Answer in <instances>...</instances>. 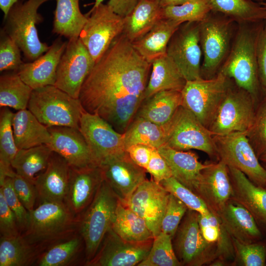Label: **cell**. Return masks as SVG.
I'll return each mask as SVG.
<instances>
[{
    "label": "cell",
    "mask_w": 266,
    "mask_h": 266,
    "mask_svg": "<svg viewBox=\"0 0 266 266\" xmlns=\"http://www.w3.org/2000/svg\"><path fill=\"white\" fill-rule=\"evenodd\" d=\"M69 172L68 162L59 154L52 151L46 169L35 181L38 197L41 201L65 202Z\"/></svg>",
    "instance_id": "obj_25"
},
{
    "label": "cell",
    "mask_w": 266,
    "mask_h": 266,
    "mask_svg": "<svg viewBox=\"0 0 266 266\" xmlns=\"http://www.w3.org/2000/svg\"><path fill=\"white\" fill-rule=\"evenodd\" d=\"M95 64L79 38L68 40L57 67L55 86L79 99L82 86Z\"/></svg>",
    "instance_id": "obj_15"
},
{
    "label": "cell",
    "mask_w": 266,
    "mask_h": 266,
    "mask_svg": "<svg viewBox=\"0 0 266 266\" xmlns=\"http://www.w3.org/2000/svg\"><path fill=\"white\" fill-rule=\"evenodd\" d=\"M12 128L18 150L51 143V136L47 127L28 108L14 113Z\"/></svg>",
    "instance_id": "obj_28"
},
{
    "label": "cell",
    "mask_w": 266,
    "mask_h": 266,
    "mask_svg": "<svg viewBox=\"0 0 266 266\" xmlns=\"http://www.w3.org/2000/svg\"><path fill=\"white\" fill-rule=\"evenodd\" d=\"M256 104L251 94L233 81L208 129L214 135L246 133L253 123Z\"/></svg>",
    "instance_id": "obj_10"
},
{
    "label": "cell",
    "mask_w": 266,
    "mask_h": 266,
    "mask_svg": "<svg viewBox=\"0 0 266 266\" xmlns=\"http://www.w3.org/2000/svg\"><path fill=\"white\" fill-rule=\"evenodd\" d=\"M159 184L184 203L188 209L201 214L209 212L210 210L201 198L172 176L163 180Z\"/></svg>",
    "instance_id": "obj_45"
},
{
    "label": "cell",
    "mask_w": 266,
    "mask_h": 266,
    "mask_svg": "<svg viewBox=\"0 0 266 266\" xmlns=\"http://www.w3.org/2000/svg\"><path fill=\"white\" fill-rule=\"evenodd\" d=\"M13 189L27 210L30 212L34 209L38 197L36 187L33 183L14 171L9 176Z\"/></svg>",
    "instance_id": "obj_50"
},
{
    "label": "cell",
    "mask_w": 266,
    "mask_h": 266,
    "mask_svg": "<svg viewBox=\"0 0 266 266\" xmlns=\"http://www.w3.org/2000/svg\"><path fill=\"white\" fill-rule=\"evenodd\" d=\"M166 145L181 151L196 149L211 158L218 155L214 134L190 111L180 106L165 125Z\"/></svg>",
    "instance_id": "obj_8"
},
{
    "label": "cell",
    "mask_w": 266,
    "mask_h": 266,
    "mask_svg": "<svg viewBox=\"0 0 266 266\" xmlns=\"http://www.w3.org/2000/svg\"><path fill=\"white\" fill-rule=\"evenodd\" d=\"M211 11L223 14L237 24L266 20V10L251 0H207Z\"/></svg>",
    "instance_id": "obj_37"
},
{
    "label": "cell",
    "mask_w": 266,
    "mask_h": 266,
    "mask_svg": "<svg viewBox=\"0 0 266 266\" xmlns=\"http://www.w3.org/2000/svg\"><path fill=\"white\" fill-rule=\"evenodd\" d=\"M265 21L237 24L230 52L219 71L249 92L256 103L262 93L257 48Z\"/></svg>",
    "instance_id": "obj_2"
},
{
    "label": "cell",
    "mask_w": 266,
    "mask_h": 266,
    "mask_svg": "<svg viewBox=\"0 0 266 266\" xmlns=\"http://www.w3.org/2000/svg\"><path fill=\"white\" fill-rule=\"evenodd\" d=\"M87 14L88 19L79 38L96 63L123 33L124 17L103 3L92 8Z\"/></svg>",
    "instance_id": "obj_12"
},
{
    "label": "cell",
    "mask_w": 266,
    "mask_h": 266,
    "mask_svg": "<svg viewBox=\"0 0 266 266\" xmlns=\"http://www.w3.org/2000/svg\"><path fill=\"white\" fill-rule=\"evenodd\" d=\"M79 0H56L53 33L68 40L79 38L88 15L79 8Z\"/></svg>",
    "instance_id": "obj_33"
},
{
    "label": "cell",
    "mask_w": 266,
    "mask_h": 266,
    "mask_svg": "<svg viewBox=\"0 0 266 266\" xmlns=\"http://www.w3.org/2000/svg\"><path fill=\"white\" fill-rule=\"evenodd\" d=\"M52 152L46 144L19 150L12 167L17 174L35 184L37 177L46 169Z\"/></svg>",
    "instance_id": "obj_38"
},
{
    "label": "cell",
    "mask_w": 266,
    "mask_h": 266,
    "mask_svg": "<svg viewBox=\"0 0 266 266\" xmlns=\"http://www.w3.org/2000/svg\"><path fill=\"white\" fill-rule=\"evenodd\" d=\"M217 215L232 238L244 243L264 238L263 233L252 215L233 199H230Z\"/></svg>",
    "instance_id": "obj_26"
},
{
    "label": "cell",
    "mask_w": 266,
    "mask_h": 266,
    "mask_svg": "<svg viewBox=\"0 0 266 266\" xmlns=\"http://www.w3.org/2000/svg\"><path fill=\"white\" fill-rule=\"evenodd\" d=\"M67 43L61 38L56 39L45 53L33 61L23 63L16 72L33 90L55 85L57 67Z\"/></svg>",
    "instance_id": "obj_22"
},
{
    "label": "cell",
    "mask_w": 266,
    "mask_h": 266,
    "mask_svg": "<svg viewBox=\"0 0 266 266\" xmlns=\"http://www.w3.org/2000/svg\"><path fill=\"white\" fill-rule=\"evenodd\" d=\"M233 82L221 72L212 78L187 81L181 91L182 106L208 128Z\"/></svg>",
    "instance_id": "obj_9"
},
{
    "label": "cell",
    "mask_w": 266,
    "mask_h": 266,
    "mask_svg": "<svg viewBox=\"0 0 266 266\" xmlns=\"http://www.w3.org/2000/svg\"><path fill=\"white\" fill-rule=\"evenodd\" d=\"M218 160L243 172L257 185L266 188V168L260 163L244 132L214 135Z\"/></svg>",
    "instance_id": "obj_11"
},
{
    "label": "cell",
    "mask_w": 266,
    "mask_h": 266,
    "mask_svg": "<svg viewBox=\"0 0 266 266\" xmlns=\"http://www.w3.org/2000/svg\"><path fill=\"white\" fill-rule=\"evenodd\" d=\"M152 71L145 89L144 100L165 90L181 91L187 81L166 54L152 61Z\"/></svg>",
    "instance_id": "obj_30"
},
{
    "label": "cell",
    "mask_w": 266,
    "mask_h": 266,
    "mask_svg": "<svg viewBox=\"0 0 266 266\" xmlns=\"http://www.w3.org/2000/svg\"><path fill=\"white\" fill-rule=\"evenodd\" d=\"M123 135L125 150L137 144L158 149L166 143L165 126H160L138 116L134 117Z\"/></svg>",
    "instance_id": "obj_39"
},
{
    "label": "cell",
    "mask_w": 266,
    "mask_h": 266,
    "mask_svg": "<svg viewBox=\"0 0 266 266\" xmlns=\"http://www.w3.org/2000/svg\"><path fill=\"white\" fill-rule=\"evenodd\" d=\"M49 0L18 1L10 9L4 18L2 29L15 42L25 57L33 61L49 49L46 43L39 38L36 25L43 20L38 12L39 7Z\"/></svg>",
    "instance_id": "obj_7"
},
{
    "label": "cell",
    "mask_w": 266,
    "mask_h": 266,
    "mask_svg": "<svg viewBox=\"0 0 266 266\" xmlns=\"http://www.w3.org/2000/svg\"><path fill=\"white\" fill-rule=\"evenodd\" d=\"M259 159L266 166V153L260 156Z\"/></svg>",
    "instance_id": "obj_59"
},
{
    "label": "cell",
    "mask_w": 266,
    "mask_h": 266,
    "mask_svg": "<svg viewBox=\"0 0 266 266\" xmlns=\"http://www.w3.org/2000/svg\"><path fill=\"white\" fill-rule=\"evenodd\" d=\"M169 193L153 180L146 179L133 193L126 205L143 218L154 237L161 231Z\"/></svg>",
    "instance_id": "obj_19"
},
{
    "label": "cell",
    "mask_w": 266,
    "mask_h": 266,
    "mask_svg": "<svg viewBox=\"0 0 266 266\" xmlns=\"http://www.w3.org/2000/svg\"><path fill=\"white\" fill-rule=\"evenodd\" d=\"M0 236L12 237L21 234L15 215L8 206L0 191Z\"/></svg>",
    "instance_id": "obj_52"
},
{
    "label": "cell",
    "mask_w": 266,
    "mask_h": 266,
    "mask_svg": "<svg viewBox=\"0 0 266 266\" xmlns=\"http://www.w3.org/2000/svg\"><path fill=\"white\" fill-rule=\"evenodd\" d=\"M207 163L202 170L196 194L216 214L232 199L233 189L228 166L221 160Z\"/></svg>",
    "instance_id": "obj_21"
},
{
    "label": "cell",
    "mask_w": 266,
    "mask_h": 266,
    "mask_svg": "<svg viewBox=\"0 0 266 266\" xmlns=\"http://www.w3.org/2000/svg\"><path fill=\"white\" fill-rule=\"evenodd\" d=\"M158 0H139L131 12L124 17L123 34L133 42L148 32L163 19Z\"/></svg>",
    "instance_id": "obj_32"
},
{
    "label": "cell",
    "mask_w": 266,
    "mask_h": 266,
    "mask_svg": "<svg viewBox=\"0 0 266 266\" xmlns=\"http://www.w3.org/2000/svg\"><path fill=\"white\" fill-rule=\"evenodd\" d=\"M251 0L257 2H259V3H261L262 2H263V1H265L266 0Z\"/></svg>",
    "instance_id": "obj_61"
},
{
    "label": "cell",
    "mask_w": 266,
    "mask_h": 266,
    "mask_svg": "<svg viewBox=\"0 0 266 266\" xmlns=\"http://www.w3.org/2000/svg\"><path fill=\"white\" fill-rule=\"evenodd\" d=\"M187 206L176 197L169 194L161 231L174 236L180 223L188 211Z\"/></svg>",
    "instance_id": "obj_49"
},
{
    "label": "cell",
    "mask_w": 266,
    "mask_h": 266,
    "mask_svg": "<svg viewBox=\"0 0 266 266\" xmlns=\"http://www.w3.org/2000/svg\"><path fill=\"white\" fill-rule=\"evenodd\" d=\"M79 130L89 146L95 165L99 166L105 158L126 151L123 133L117 132L98 115L84 110Z\"/></svg>",
    "instance_id": "obj_17"
},
{
    "label": "cell",
    "mask_w": 266,
    "mask_h": 266,
    "mask_svg": "<svg viewBox=\"0 0 266 266\" xmlns=\"http://www.w3.org/2000/svg\"><path fill=\"white\" fill-rule=\"evenodd\" d=\"M246 134L258 157L266 153V97L256 110L253 123Z\"/></svg>",
    "instance_id": "obj_46"
},
{
    "label": "cell",
    "mask_w": 266,
    "mask_h": 266,
    "mask_svg": "<svg viewBox=\"0 0 266 266\" xmlns=\"http://www.w3.org/2000/svg\"><path fill=\"white\" fill-rule=\"evenodd\" d=\"M210 11L207 0H191L179 5L162 7L163 18L180 24L200 22Z\"/></svg>",
    "instance_id": "obj_43"
},
{
    "label": "cell",
    "mask_w": 266,
    "mask_h": 266,
    "mask_svg": "<svg viewBox=\"0 0 266 266\" xmlns=\"http://www.w3.org/2000/svg\"><path fill=\"white\" fill-rule=\"evenodd\" d=\"M181 91H160L144 100L135 116L145 118L160 126L166 125L182 105Z\"/></svg>",
    "instance_id": "obj_31"
},
{
    "label": "cell",
    "mask_w": 266,
    "mask_h": 266,
    "mask_svg": "<svg viewBox=\"0 0 266 266\" xmlns=\"http://www.w3.org/2000/svg\"><path fill=\"white\" fill-rule=\"evenodd\" d=\"M159 0V1H160L161 0Z\"/></svg>",
    "instance_id": "obj_62"
},
{
    "label": "cell",
    "mask_w": 266,
    "mask_h": 266,
    "mask_svg": "<svg viewBox=\"0 0 266 266\" xmlns=\"http://www.w3.org/2000/svg\"><path fill=\"white\" fill-rule=\"evenodd\" d=\"M47 129L51 136L48 146L70 166L81 167L95 165L89 146L79 129L65 126H51Z\"/></svg>",
    "instance_id": "obj_23"
},
{
    "label": "cell",
    "mask_w": 266,
    "mask_h": 266,
    "mask_svg": "<svg viewBox=\"0 0 266 266\" xmlns=\"http://www.w3.org/2000/svg\"><path fill=\"white\" fill-rule=\"evenodd\" d=\"M33 89L25 83L15 71L0 76V107L17 110L27 109Z\"/></svg>",
    "instance_id": "obj_40"
},
{
    "label": "cell",
    "mask_w": 266,
    "mask_h": 266,
    "mask_svg": "<svg viewBox=\"0 0 266 266\" xmlns=\"http://www.w3.org/2000/svg\"><path fill=\"white\" fill-rule=\"evenodd\" d=\"M198 214L188 209L175 234L174 250L182 266L209 264L216 257V243L204 239L199 227Z\"/></svg>",
    "instance_id": "obj_13"
},
{
    "label": "cell",
    "mask_w": 266,
    "mask_h": 266,
    "mask_svg": "<svg viewBox=\"0 0 266 266\" xmlns=\"http://www.w3.org/2000/svg\"><path fill=\"white\" fill-rule=\"evenodd\" d=\"M99 166L103 180L125 205L137 188L146 179V169L136 164L126 151L105 158Z\"/></svg>",
    "instance_id": "obj_16"
},
{
    "label": "cell",
    "mask_w": 266,
    "mask_h": 266,
    "mask_svg": "<svg viewBox=\"0 0 266 266\" xmlns=\"http://www.w3.org/2000/svg\"><path fill=\"white\" fill-rule=\"evenodd\" d=\"M21 50L15 42L2 29L0 34V71H16L24 63Z\"/></svg>",
    "instance_id": "obj_47"
},
{
    "label": "cell",
    "mask_w": 266,
    "mask_h": 266,
    "mask_svg": "<svg viewBox=\"0 0 266 266\" xmlns=\"http://www.w3.org/2000/svg\"><path fill=\"white\" fill-rule=\"evenodd\" d=\"M85 246L78 231L71 236L58 242L46 249L39 256L35 266H67L77 263Z\"/></svg>",
    "instance_id": "obj_36"
},
{
    "label": "cell",
    "mask_w": 266,
    "mask_h": 266,
    "mask_svg": "<svg viewBox=\"0 0 266 266\" xmlns=\"http://www.w3.org/2000/svg\"><path fill=\"white\" fill-rule=\"evenodd\" d=\"M172 237L161 231L153 239L152 247L146 258L137 266H179L172 244Z\"/></svg>",
    "instance_id": "obj_42"
},
{
    "label": "cell",
    "mask_w": 266,
    "mask_h": 266,
    "mask_svg": "<svg viewBox=\"0 0 266 266\" xmlns=\"http://www.w3.org/2000/svg\"><path fill=\"white\" fill-rule=\"evenodd\" d=\"M191 0H161L160 1L161 7L176 5L184 3Z\"/></svg>",
    "instance_id": "obj_58"
},
{
    "label": "cell",
    "mask_w": 266,
    "mask_h": 266,
    "mask_svg": "<svg viewBox=\"0 0 266 266\" xmlns=\"http://www.w3.org/2000/svg\"><path fill=\"white\" fill-rule=\"evenodd\" d=\"M155 149L147 145L137 144L129 147L126 151L136 164L146 169Z\"/></svg>",
    "instance_id": "obj_55"
},
{
    "label": "cell",
    "mask_w": 266,
    "mask_h": 266,
    "mask_svg": "<svg viewBox=\"0 0 266 266\" xmlns=\"http://www.w3.org/2000/svg\"><path fill=\"white\" fill-rule=\"evenodd\" d=\"M198 220L201 234L208 242L216 243L220 238L222 225L218 216L210 210L206 214H198Z\"/></svg>",
    "instance_id": "obj_51"
},
{
    "label": "cell",
    "mask_w": 266,
    "mask_h": 266,
    "mask_svg": "<svg viewBox=\"0 0 266 266\" xmlns=\"http://www.w3.org/2000/svg\"><path fill=\"white\" fill-rule=\"evenodd\" d=\"M257 60L262 91L266 95V20L264 22L258 41Z\"/></svg>",
    "instance_id": "obj_54"
},
{
    "label": "cell",
    "mask_w": 266,
    "mask_h": 266,
    "mask_svg": "<svg viewBox=\"0 0 266 266\" xmlns=\"http://www.w3.org/2000/svg\"><path fill=\"white\" fill-rule=\"evenodd\" d=\"M27 108L47 127L65 126L78 129L84 110L79 99L55 85L33 89Z\"/></svg>",
    "instance_id": "obj_6"
},
{
    "label": "cell",
    "mask_w": 266,
    "mask_h": 266,
    "mask_svg": "<svg viewBox=\"0 0 266 266\" xmlns=\"http://www.w3.org/2000/svg\"><path fill=\"white\" fill-rule=\"evenodd\" d=\"M228 167L233 189L232 199L245 207L266 233V188L252 182L243 172Z\"/></svg>",
    "instance_id": "obj_24"
},
{
    "label": "cell",
    "mask_w": 266,
    "mask_h": 266,
    "mask_svg": "<svg viewBox=\"0 0 266 266\" xmlns=\"http://www.w3.org/2000/svg\"><path fill=\"white\" fill-rule=\"evenodd\" d=\"M151 67L122 33L86 77L79 98L83 109L124 133L144 100Z\"/></svg>",
    "instance_id": "obj_1"
},
{
    "label": "cell",
    "mask_w": 266,
    "mask_h": 266,
    "mask_svg": "<svg viewBox=\"0 0 266 266\" xmlns=\"http://www.w3.org/2000/svg\"><path fill=\"white\" fill-rule=\"evenodd\" d=\"M79 222L65 202L42 201L30 212L28 227L21 235L43 252L76 233Z\"/></svg>",
    "instance_id": "obj_3"
},
{
    "label": "cell",
    "mask_w": 266,
    "mask_h": 266,
    "mask_svg": "<svg viewBox=\"0 0 266 266\" xmlns=\"http://www.w3.org/2000/svg\"><path fill=\"white\" fill-rule=\"evenodd\" d=\"M0 191L8 206L15 215L20 232L22 234L28 227L30 212L16 194L10 177H6L0 183Z\"/></svg>",
    "instance_id": "obj_48"
},
{
    "label": "cell",
    "mask_w": 266,
    "mask_h": 266,
    "mask_svg": "<svg viewBox=\"0 0 266 266\" xmlns=\"http://www.w3.org/2000/svg\"><path fill=\"white\" fill-rule=\"evenodd\" d=\"M266 10V0L263 2L260 3Z\"/></svg>",
    "instance_id": "obj_60"
},
{
    "label": "cell",
    "mask_w": 266,
    "mask_h": 266,
    "mask_svg": "<svg viewBox=\"0 0 266 266\" xmlns=\"http://www.w3.org/2000/svg\"><path fill=\"white\" fill-rule=\"evenodd\" d=\"M42 251L29 243L21 235L0 236V266L35 265Z\"/></svg>",
    "instance_id": "obj_35"
},
{
    "label": "cell",
    "mask_w": 266,
    "mask_h": 266,
    "mask_svg": "<svg viewBox=\"0 0 266 266\" xmlns=\"http://www.w3.org/2000/svg\"><path fill=\"white\" fill-rule=\"evenodd\" d=\"M202 54L199 22H186L181 24L168 43L166 54L187 81L201 77Z\"/></svg>",
    "instance_id": "obj_14"
},
{
    "label": "cell",
    "mask_w": 266,
    "mask_h": 266,
    "mask_svg": "<svg viewBox=\"0 0 266 266\" xmlns=\"http://www.w3.org/2000/svg\"><path fill=\"white\" fill-rule=\"evenodd\" d=\"M158 149L167 163L172 176L196 193L202 170L207 164H202L195 153L173 149L165 144Z\"/></svg>",
    "instance_id": "obj_27"
},
{
    "label": "cell",
    "mask_w": 266,
    "mask_h": 266,
    "mask_svg": "<svg viewBox=\"0 0 266 266\" xmlns=\"http://www.w3.org/2000/svg\"><path fill=\"white\" fill-rule=\"evenodd\" d=\"M153 240L134 242L125 240L111 228L106 233L94 257L88 266H134L147 256Z\"/></svg>",
    "instance_id": "obj_18"
},
{
    "label": "cell",
    "mask_w": 266,
    "mask_h": 266,
    "mask_svg": "<svg viewBox=\"0 0 266 266\" xmlns=\"http://www.w3.org/2000/svg\"><path fill=\"white\" fill-rule=\"evenodd\" d=\"M231 238L234 252L232 264L244 266H266V238L249 243Z\"/></svg>",
    "instance_id": "obj_44"
},
{
    "label": "cell",
    "mask_w": 266,
    "mask_h": 266,
    "mask_svg": "<svg viewBox=\"0 0 266 266\" xmlns=\"http://www.w3.org/2000/svg\"><path fill=\"white\" fill-rule=\"evenodd\" d=\"M119 200L103 180L93 200L80 217L78 231L85 246V264L95 256L111 228Z\"/></svg>",
    "instance_id": "obj_5"
},
{
    "label": "cell",
    "mask_w": 266,
    "mask_h": 266,
    "mask_svg": "<svg viewBox=\"0 0 266 266\" xmlns=\"http://www.w3.org/2000/svg\"><path fill=\"white\" fill-rule=\"evenodd\" d=\"M145 169L152 176L153 180L159 184L172 176L167 163L156 148L154 150Z\"/></svg>",
    "instance_id": "obj_53"
},
{
    "label": "cell",
    "mask_w": 266,
    "mask_h": 266,
    "mask_svg": "<svg viewBox=\"0 0 266 266\" xmlns=\"http://www.w3.org/2000/svg\"><path fill=\"white\" fill-rule=\"evenodd\" d=\"M103 181L100 167L91 165L70 166L69 178L65 203L76 217H80L93 200Z\"/></svg>",
    "instance_id": "obj_20"
},
{
    "label": "cell",
    "mask_w": 266,
    "mask_h": 266,
    "mask_svg": "<svg viewBox=\"0 0 266 266\" xmlns=\"http://www.w3.org/2000/svg\"><path fill=\"white\" fill-rule=\"evenodd\" d=\"M104 0H95L92 8L102 3ZM139 0H109L107 4L117 14L125 17L135 7Z\"/></svg>",
    "instance_id": "obj_56"
},
{
    "label": "cell",
    "mask_w": 266,
    "mask_h": 266,
    "mask_svg": "<svg viewBox=\"0 0 266 266\" xmlns=\"http://www.w3.org/2000/svg\"><path fill=\"white\" fill-rule=\"evenodd\" d=\"M20 0H0V8L4 14V18L6 17L11 7Z\"/></svg>",
    "instance_id": "obj_57"
},
{
    "label": "cell",
    "mask_w": 266,
    "mask_h": 266,
    "mask_svg": "<svg viewBox=\"0 0 266 266\" xmlns=\"http://www.w3.org/2000/svg\"><path fill=\"white\" fill-rule=\"evenodd\" d=\"M111 229L122 238L130 242H144L154 238L144 220L120 201Z\"/></svg>",
    "instance_id": "obj_34"
},
{
    "label": "cell",
    "mask_w": 266,
    "mask_h": 266,
    "mask_svg": "<svg viewBox=\"0 0 266 266\" xmlns=\"http://www.w3.org/2000/svg\"><path fill=\"white\" fill-rule=\"evenodd\" d=\"M237 24L226 15L210 11L199 22L200 40L203 56L201 76L215 77L227 58Z\"/></svg>",
    "instance_id": "obj_4"
},
{
    "label": "cell",
    "mask_w": 266,
    "mask_h": 266,
    "mask_svg": "<svg viewBox=\"0 0 266 266\" xmlns=\"http://www.w3.org/2000/svg\"><path fill=\"white\" fill-rule=\"evenodd\" d=\"M0 111V183L14 171L11 163L18 149L12 128L14 113L7 107Z\"/></svg>",
    "instance_id": "obj_41"
},
{
    "label": "cell",
    "mask_w": 266,
    "mask_h": 266,
    "mask_svg": "<svg viewBox=\"0 0 266 266\" xmlns=\"http://www.w3.org/2000/svg\"><path fill=\"white\" fill-rule=\"evenodd\" d=\"M169 19L163 18L145 34L132 44L137 53L149 63L166 54L168 43L180 25Z\"/></svg>",
    "instance_id": "obj_29"
}]
</instances>
